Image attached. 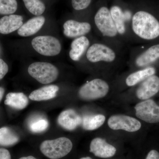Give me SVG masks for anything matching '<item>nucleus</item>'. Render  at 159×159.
<instances>
[{
	"label": "nucleus",
	"mask_w": 159,
	"mask_h": 159,
	"mask_svg": "<svg viewBox=\"0 0 159 159\" xmlns=\"http://www.w3.org/2000/svg\"><path fill=\"white\" fill-rule=\"evenodd\" d=\"M4 93H5V90L2 87H0V102L2 99L3 96H4Z\"/></svg>",
	"instance_id": "nucleus-31"
},
{
	"label": "nucleus",
	"mask_w": 159,
	"mask_h": 159,
	"mask_svg": "<svg viewBox=\"0 0 159 159\" xmlns=\"http://www.w3.org/2000/svg\"><path fill=\"white\" fill-rule=\"evenodd\" d=\"M23 24V17L21 16L11 14L3 16L0 19V33L10 34L18 30Z\"/></svg>",
	"instance_id": "nucleus-15"
},
{
	"label": "nucleus",
	"mask_w": 159,
	"mask_h": 159,
	"mask_svg": "<svg viewBox=\"0 0 159 159\" xmlns=\"http://www.w3.org/2000/svg\"><path fill=\"white\" fill-rule=\"evenodd\" d=\"M0 159H11L9 151L5 148H0Z\"/></svg>",
	"instance_id": "nucleus-29"
},
{
	"label": "nucleus",
	"mask_w": 159,
	"mask_h": 159,
	"mask_svg": "<svg viewBox=\"0 0 159 159\" xmlns=\"http://www.w3.org/2000/svg\"><path fill=\"white\" fill-rule=\"evenodd\" d=\"M31 45L36 52L45 56H54L60 54L61 46L59 40L49 35L38 36L31 41Z\"/></svg>",
	"instance_id": "nucleus-5"
},
{
	"label": "nucleus",
	"mask_w": 159,
	"mask_h": 159,
	"mask_svg": "<svg viewBox=\"0 0 159 159\" xmlns=\"http://www.w3.org/2000/svg\"><path fill=\"white\" fill-rule=\"evenodd\" d=\"M146 159H159V153L156 150H151L148 152Z\"/></svg>",
	"instance_id": "nucleus-30"
},
{
	"label": "nucleus",
	"mask_w": 159,
	"mask_h": 159,
	"mask_svg": "<svg viewBox=\"0 0 159 159\" xmlns=\"http://www.w3.org/2000/svg\"><path fill=\"white\" fill-rule=\"evenodd\" d=\"M110 13L118 33L120 34H125V15L122 9L118 6H113L111 8Z\"/></svg>",
	"instance_id": "nucleus-21"
},
{
	"label": "nucleus",
	"mask_w": 159,
	"mask_h": 159,
	"mask_svg": "<svg viewBox=\"0 0 159 159\" xmlns=\"http://www.w3.org/2000/svg\"><path fill=\"white\" fill-rule=\"evenodd\" d=\"M49 126V122L45 118L41 116L34 117L29 121V127L33 133L42 132L46 130Z\"/></svg>",
	"instance_id": "nucleus-24"
},
{
	"label": "nucleus",
	"mask_w": 159,
	"mask_h": 159,
	"mask_svg": "<svg viewBox=\"0 0 159 159\" xmlns=\"http://www.w3.org/2000/svg\"><path fill=\"white\" fill-rule=\"evenodd\" d=\"M136 116L143 121L150 123L159 122V106L152 100L148 99L135 106Z\"/></svg>",
	"instance_id": "nucleus-8"
},
{
	"label": "nucleus",
	"mask_w": 159,
	"mask_h": 159,
	"mask_svg": "<svg viewBox=\"0 0 159 159\" xmlns=\"http://www.w3.org/2000/svg\"><path fill=\"white\" fill-rule=\"evenodd\" d=\"M16 0H0V14L11 15L17 9Z\"/></svg>",
	"instance_id": "nucleus-26"
},
{
	"label": "nucleus",
	"mask_w": 159,
	"mask_h": 159,
	"mask_svg": "<svg viewBox=\"0 0 159 159\" xmlns=\"http://www.w3.org/2000/svg\"><path fill=\"white\" fill-rule=\"evenodd\" d=\"M28 73L39 82L45 84L55 81L59 74L56 66L46 62L32 63L28 68Z\"/></svg>",
	"instance_id": "nucleus-3"
},
{
	"label": "nucleus",
	"mask_w": 159,
	"mask_h": 159,
	"mask_svg": "<svg viewBox=\"0 0 159 159\" xmlns=\"http://www.w3.org/2000/svg\"><path fill=\"white\" fill-rule=\"evenodd\" d=\"M89 151L93 153L95 156L106 158L114 156L116 149L107 143L104 139L97 138L93 139L91 142Z\"/></svg>",
	"instance_id": "nucleus-12"
},
{
	"label": "nucleus",
	"mask_w": 159,
	"mask_h": 159,
	"mask_svg": "<svg viewBox=\"0 0 159 159\" xmlns=\"http://www.w3.org/2000/svg\"><path fill=\"white\" fill-rule=\"evenodd\" d=\"M28 97L22 93H10L7 94L5 104L16 109L22 110L29 104Z\"/></svg>",
	"instance_id": "nucleus-19"
},
{
	"label": "nucleus",
	"mask_w": 159,
	"mask_h": 159,
	"mask_svg": "<svg viewBox=\"0 0 159 159\" xmlns=\"http://www.w3.org/2000/svg\"><path fill=\"white\" fill-rule=\"evenodd\" d=\"M109 127L114 130L122 129L134 132L141 127V122L133 117L122 115L112 116L108 120Z\"/></svg>",
	"instance_id": "nucleus-9"
},
{
	"label": "nucleus",
	"mask_w": 159,
	"mask_h": 159,
	"mask_svg": "<svg viewBox=\"0 0 159 159\" xmlns=\"http://www.w3.org/2000/svg\"><path fill=\"white\" fill-rule=\"evenodd\" d=\"M159 58V44L152 46L139 55L135 61L139 67L145 66L154 62Z\"/></svg>",
	"instance_id": "nucleus-18"
},
{
	"label": "nucleus",
	"mask_w": 159,
	"mask_h": 159,
	"mask_svg": "<svg viewBox=\"0 0 159 159\" xmlns=\"http://www.w3.org/2000/svg\"><path fill=\"white\" fill-rule=\"evenodd\" d=\"M58 90L59 87L57 85L45 86L31 92L29 98L37 101L49 100L56 97Z\"/></svg>",
	"instance_id": "nucleus-17"
},
{
	"label": "nucleus",
	"mask_w": 159,
	"mask_h": 159,
	"mask_svg": "<svg viewBox=\"0 0 159 159\" xmlns=\"http://www.w3.org/2000/svg\"><path fill=\"white\" fill-rule=\"evenodd\" d=\"M109 90L108 84L104 80L97 78L84 84L80 89L78 94L84 100H94L105 97Z\"/></svg>",
	"instance_id": "nucleus-4"
},
{
	"label": "nucleus",
	"mask_w": 159,
	"mask_h": 159,
	"mask_svg": "<svg viewBox=\"0 0 159 159\" xmlns=\"http://www.w3.org/2000/svg\"><path fill=\"white\" fill-rule=\"evenodd\" d=\"M94 21L97 29L103 36L113 38L118 34L110 11L107 7H102L98 10L94 17Z\"/></svg>",
	"instance_id": "nucleus-6"
},
{
	"label": "nucleus",
	"mask_w": 159,
	"mask_h": 159,
	"mask_svg": "<svg viewBox=\"0 0 159 159\" xmlns=\"http://www.w3.org/2000/svg\"><path fill=\"white\" fill-rule=\"evenodd\" d=\"M63 34L69 38H77L84 36L91 31L89 23L77 21L73 20H67L63 25Z\"/></svg>",
	"instance_id": "nucleus-10"
},
{
	"label": "nucleus",
	"mask_w": 159,
	"mask_h": 159,
	"mask_svg": "<svg viewBox=\"0 0 159 159\" xmlns=\"http://www.w3.org/2000/svg\"><path fill=\"white\" fill-rule=\"evenodd\" d=\"M45 22V18L42 16L32 18L23 24L18 30V34L22 37H28L34 35L41 29Z\"/></svg>",
	"instance_id": "nucleus-14"
},
{
	"label": "nucleus",
	"mask_w": 159,
	"mask_h": 159,
	"mask_svg": "<svg viewBox=\"0 0 159 159\" xmlns=\"http://www.w3.org/2000/svg\"><path fill=\"white\" fill-rule=\"evenodd\" d=\"M86 57L91 62H112L116 59V54L108 46L100 43H95L89 48Z\"/></svg>",
	"instance_id": "nucleus-7"
},
{
	"label": "nucleus",
	"mask_w": 159,
	"mask_h": 159,
	"mask_svg": "<svg viewBox=\"0 0 159 159\" xmlns=\"http://www.w3.org/2000/svg\"><path fill=\"white\" fill-rule=\"evenodd\" d=\"M82 119L75 111L66 110L62 111L57 119L58 124L63 128L73 130L82 123Z\"/></svg>",
	"instance_id": "nucleus-13"
},
{
	"label": "nucleus",
	"mask_w": 159,
	"mask_h": 159,
	"mask_svg": "<svg viewBox=\"0 0 159 159\" xmlns=\"http://www.w3.org/2000/svg\"><path fill=\"white\" fill-rule=\"evenodd\" d=\"M80 159H93L91 158L90 157H84L81 158Z\"/></svg>",
	"instance_id": "nucleus-33"
},
{
	"label": "nucleus",
	"mask_w": 159,
	"mask_h": 159,
	"mask_svg": "<svg viewBox=\"0 0 159 159\" xmlns=\"http://www.w3.org/2000/svg\"><path fill=\"white\" fill-rule=\"evenodd\" d=\"M131 26L134 34L142 39L152 40L159 36V22L146 11H140L135 13Z\"/></svg>",
	"instance_id": "nucleus-1"
},
{
	"label": "nucleus",
	"mask_w": 159,
	"mask_h": 159,
	"mask_svg": "<svg viewBox=\"0 0 159 159\" xmlns=\"http://www.w3.org/2000/svg\"><path fill=\"white\" fill-rule=\"evenodd\" d=\"M92 0H72L73 8L76 10L86 9L91 4Z\"/></svg>",
	"instance_id": "nucleus-27"
},
{
	"label": "nucleus",
	"mask_w": 159,
	"mask_h": 159,
	"mask_svg": "<svg viewBox=\"0 0 159 159\" xmlns=\"http://www.w3.org/2000/svg\"><path fill=\"white\" fill-rule=\"evenodd\" d=\"M159 91V77L152 75L144 80L136 91L137 97L140 99H149Z\"/></svg>",
	"instance_id": "nucleus-11"
},
{
	"label": "nucleus",
	"mask_w": 159,
	"mask_h": 159,
	"mask_svg": "<svg viewBox=\"0 0 159 159\" xmlns=\"http://www.w3.org/2000/svg\"><path fill=\"white\" fill-rule=\"evenodd\" d=\"M73 148V143L68 138L61 137L42 142L40 149L42 153L51 159H59L66 156Z\"/></svg>",
	"instance_id": "nucleus-2"
},
{
	"label": "nucleus",
	"mask_w": 159,
	"mask_h": 159,
	"mask_svg": "<svg viewBox=\"0 0 159 159\" xmlns=\"http://www.w3.org/2000/svg\"><path fill=\"white\" fill-rule=\"evenodd\" d=\"M9 71L8 65L3 59L0 58V80L4 78Z\"/></svg>",
	"instance_id": "nucleus-28"
},
{
	"label": "nucleus",
	"mask_w": 159,
	"mask_h": 159,
	"mask_svg": "<svg viewBox=\"0 0 159 159\" xmlns=\"http://www.w3.org/2000/svg\"><path fill=\"white\" fill-rule=\"evenodd\" d=\"M90 44L89 39L85 36L77 38L71 44V49L69 52L70 58L74 61H78Z\"/></svg>",
	"instance_id": "nucleus-16"
},
{
	"label": "nucleus",
	"mask_w": 159,
	"mask_h": 159,
	"mask_svg": "<svg viewBox=\"0 0 159 159\" xmlns=\"http://www.w3.org/2000/svg\"><path fill=\"white\" fill-rule=\"evenodd\" d=\"M19 139L17 135L8 127L0 129V145L10 146L16 144Z\"/></svg>",
	"instance_id": "nucleus-23"
},
{
	"label": "nucleus",
	"mask_w": 159,
	"mask_h": 159,
	"mask_svg": "<svg viewBox=\"0 0 159 159\" xmlns=\"http://www.w3.org/2000/svg\"><path fill=\"white\" fill-rule=\"evenodd\" d=\"M37 159L35 158V157H34L31 156H28L26 157H22L20 158V159Z\"/></svg>",
	"instance_id": "nucleus-32"
},
{
	"label": "nucleus",
	"mask_w": 159,
	"mask_h": 159,
	"mask_svg": "<svg viewBox=\"0 0 159 159\" xmlns=\"http://www.w3.org/2000/svg\"><path fill=\"white\" fill-rule=\"evenodd\" d=\"M155 72V69L152 67L147 68L136 71L129 75L126 78L125 82L128 86H133L148 77L152 76Z\"/></svg>",
	"instance_id": "nucleus-20"
},
{
	"label": "nucleus",
	"mask_w": 159,
	"mask_h": 159,
	"mask_svg": "<svg viewBox=\"0 0 159 159\" xmlns=\"http://www.w3.org/2000/svg\"><path fill=\"white\" fill-rule=\"evenodd\" d=\"M105 121V117L103 115H91L84 117L81 123L85 130H93L102 126Z\"/></svg>",
	"instance_id": "nucleus-22"
},
{
	"label": "nucleus",
	"mask_w": 159,
	"mask_h": 159,
	"mask_svg": "<svg viewBox=\"0 0 159 159\" xmlns=\"http://www.w3.org/2000/svg\"><path fill=\"white\" fill-rule=\"evenodd\" d=\"M27 9L36 16H39L46 9L44 4L40 0H23Z\"/></svg>",
	"instance_id": "nucleus-25"
}]
</instances>
